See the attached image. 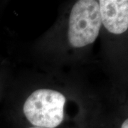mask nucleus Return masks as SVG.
I'll use <instances>...</instances> for the list:
<instances>
[{
	"mask_svg": "<svg viewBox=\"0 0 128 128\" xmlns=\"http://www.w3.org/2000/svg\"><path fill=\"white\" fill-rule=\"evenodd\" d=\"M38 128V127H31V128Z\"/></svg>",
	"mask_w": 128,
	"mask_h": 128,
	"instance_id": "obj_5",
	"label": "nucleus"
},
{
	"mask_svg": "<svg viewBox=\"0 0 128 128\" xmlns=\"http://www.w3.org/2000/svg\"><path fill=\"white\" fill-rule=\"evenodd\" d=\"M121 128H128V119L125 120V121L124 122L122 126H121Z\"/></svg>",
	"mask_w": 128,
	"mask_h": 128,
	"instance_id": "obj_4",
	"label": "nucleus"
},
{
	"mask_svg": "<svg viewBox=\"0 0 128 128\" xmlns=\"http://www.w3.org/2000/svg\"><path fill=\"white\" fill-rule=\"evenodd\" d=\"M65 102V97L59 92L39 89L26 100L24 113L34 127L57 128L64 120Z\"/></svg>",
	"mask_w": 128,
	"mask_h": 128,
	"instance_id": "obj_1",
	"label": "nucleus"
},
{
	"mask_svg": "<svg viewBox=\"0 0 128 128\" xmlns=\"http://www.w3.org/2000/svg\"><path fill=\"white\" fill-rule=\"evenodd\" d=\"M100 7L95 0L78 1L71 10L68 37L73 47H83L96 41L101 27Z\"/></svg>",
	"mask_w": 128,
	"mask_h": 128,
	"instance_id": "obj_2",
	"label": "nucleus"
},
{
	"mask_svg": "<svg viewBox=\"0 0 128 128\" xmlns=\"http://www.w3.org/2000/svg\"><path fill=\"white\" fill-rule=\"evenodd\" d=\"M101 21L106 29L120 34L128 28V1L100 0L98 2Z\"/></svg>",
	"mask_w": 128,
	"mask_h": 128,
	"instance_id": "obj_3",
	"label": "nucleus"
}]
</instances>
